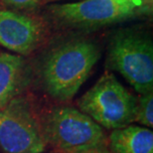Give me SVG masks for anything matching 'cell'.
Listing matches in <instances>:
<instances>
[{"label":"cell","instance_id":"9c48e42d","mask_svg":"<svg viewBox=\"0 0 153 153\" xmlns=\"http://www.w3.org/2000/svg\"><path fill=\"white\" fill-rule=\"evenodd\" d=\"M24 66V59L19 55L0 53V109L19 96Z\"/></svg>","mask_w":153,"mask_h":153},{"label":"cell","instance_id":"7c38bea8","mask_svg":"<svg viewBox=\"0 0 153 153\" xmlns=\"http://www.w3.org/2000/svg\"><path fill=\"white\" fill-rule=\"evenodd\" d=\"M79 153H111V152H109V149L108 146H106V144H100V145L94 146L93 148H90V149H88V150H85Z\"/></svg>","mask_w":153,"mask_h":153},{"label":"cell","instance_id":"6da1fadb","mask_svg":"<svg viewBox=\"0 0 153 153\" xmlns=\"http://www.w3.org/2000/svg\"><path fill=\"white\" fill-rule=\"evenodd\" d=\"M100 59L94 43L79 39L52 50L42 67L45 91L59 102H68L78 93Z\"/></svg>","mask_w":153,"mask_h":153},{"label":"cell","instance_id":"5b68a950","mask_svg":"<svg viewBox=\"0 0 153 153\" xmlns=\"http://www.w3.org/2000/svg\"><path fill=\"white\" fill-rule=\"evenodd\" d=\"M108 63L137 93L153 91V45L148 36L134 31L116 34L109 44Z\"/></svg>","mask_w":153,"mask_h":153},{"label":"cell","instance_id":"8fae6325","mask_svg":"<svg viewBox=\"0 0 153 153\" xmlns=\"http://www.w3.org/2000/svg\"><path fill=\"white\" fill-rule=\"evenodd\" d=\"M41 0H0L5 6L16 8L18 10H32L39 6Z\"/></svg>","mask_w":153,"mask_h":153},{"label":"cell","instance_id":"8992f818","mask_svg":"<svg viewBox=\"0 0 153 153\" xmlns=\"http://www.w3.org/2000/svg\"><path fill=\"white\" fill-rule=\"evenodd\" d=\"M40 119L25 97L17 96L0 109V147L4 153H42Z\"/></svg>","mask_w":153,"mask_h":153},{"label":"cell","instance_id":"30bf717a","mask_svg":"<svg viewBox=\"0 0 153 153\" xmlns=\"http://www.w3.org/2000/svg\"><path fill=\"white\" fill-rule=\"evenodd\" d=\"M134 121L144 125L145 127L153 126V91L141 94L137 99V105Z\"/></svg>","mask_w":153,"mask_h":153},{"label":"cell","instance_id":"52a82bcc","mask_svg":"<svg viewBox=\"0 0 153 153\" xmlns=\"http://www.w3.org/2000/svg\"><path fill=\"white\" fill-rule=\"evenodd\" d=\"M47 34L41 18L0 7V45L4 48L27 56L44 43Z\"/></svg>","mask_w":153,"mask_h":153},{"label":"cell","instance_id":"3957f363","mask_svg":"<svg viewBox=\"0 0 153 153\" xmlns=\"http://www.w3.org/2000/svg\"><path fill=\"white\" fill-rule=\"evenodd\" d=\"M79 111L102 127L118 129L131 124L135 118L137 97L105 72L78 102Z\"/></svg>","mask_w":153,"mask_h":153},{"label":"cell","instance_id":"277c9868","mask_svg":"<svg viewBox=\"0 0 153 153\" xmlns=\"http://www.w3.org/2000/svg\"><path fill=\"white\" fill-rule=\"evenodd\" d=\"M151 11L149 0H79L50 6L61 24L82 29H96Z\"/></svg>","mask_w":153,"mask_h":153},{"label":"cell","instance_id":"7a4b0ae2","mask_svg":"<svg viewBox=\"0 0 153 153\" xmlns=\"http://www.w3.org/2000/svg\"><path fill=\"white\" fill-rule=\"evenodd\" d=\"M45 144L59 153H79L106 144L102 127L70 106H55L40 119Z\"/></svg>","mask_w":153,"mask_h":153},{"label":"cell","instance_id":"ba28073f","mask_svg":"<svg viewBox=\"0 0 153 153\" xmlns=\"http://www.w3.org/2000/svg\"><path fill=\"white\" fill-rule=\"evenodd\" d=\"M108 145L111 153H153V132L148 127L129 124L112 130Z\"/></svg>","mask_w":153,"mask_h":153}]
</instances>
